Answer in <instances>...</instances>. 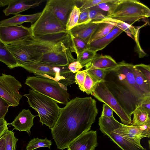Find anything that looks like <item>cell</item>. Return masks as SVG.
<instances>
[{
  "label": "cell",
  "mask_w": 150,
  "mask_h": 150,
  "mask_svg": "<svg viewBox=\"0 0 150 150\" xmlns=\"http://www.w3.org/2000/svg\"><path fill=\"white\" fill-rule=\"evenodd\" d=\"M98 114L96 101L91 97H76L60 108L51 129L57 149H65L76 139L89 131Z\"/></svg>",
  "instance_id": "6da1fadb"
},
{
  "label": "cell",
  "mask_w": 150,
  "mask_h": 150,
  "mask_svg": "<svg viewBox=\"0 0 150 150\" xmlns=\"http://www.w3.org/2000/svg\"><path fill=\"white\" fill-rule=\"evenodd\" d=\"M37 116L33 115L29 109H23L11 125L14 127L13 129L20 132L25 131L30 135V129L34 125V119Z\"/></svg>",
  "instance_id": "2e32d148"
},
{
  "label": "cell",
  "mask_w": 150,
  "mask_h": 150,
  "mask_svg": "<svg viewBox=\"0 0 150 150\" xmlns=\"http://www.w3.org/2000/svg\"><path fill=\"white\" fill-rule=\"evenodd\" d=\"M92 95L100 102L111 108L120 117L123 124L126 125L131 124V117L120 105L104 82H100L97 85Z\"/></svg>",
  "instance_id": "30bf717a"
},
{
  "label": "cell",
  "mask_w": 150,
  "mask_h": 150,
  "mask_svg": "<svg viewBox=\"0 0 150 150\" xmlns=\"http://www.w3.org/2000/svg\"><path fill=\"white\" fill-rule=\"evenodd\" d=\"M6 45L19 67L23 64L37 63L42 56V54L32 44L28 37L20 41Z\"/></svg>",
  "instance_id": "9c48e42d"
},
{
  "label": "cell",
  "mask_w": 150,
  "mask_h": 150,
  "mask_svg": "<svg viewBox=\"0 0 150 150\" xmlns=\"http://www.w3.org/2000/svg\"><path fill=\"white\" fill-rule=\"evenodd\" d=\"M25 84L32 90L54 99L57 103L66 105L69 99L67 86L56 81L41 76H29Z\"/></svg>",
  "instance_id": "8992f818"
},
{
  "label": "cell",
  "mask_w": 150,
  "mask_h": 150,
  "mask_svg": "<svg viewBox=\"0 0 150 150\" xmlns=\"http://www.w3.org/2000/svg\"><path fill=\"white\" fill-rule=\"evenodd\" d=\"M5 139V150H16L18 139L14 136V133L7 130L4 135Z\"/></svg>",
  "instance_id": "e575fe53"
},
{
  "label": "cell",
  "mask_w": 150,
  "mask_h": 150,
  "mask_svg": "<svg viewBox=\"0 0 150 150\" xmlns=\"http://www.w3.org/2000/svg\"><path fill=\"white\" fill-rule=\"evenodd\" d=\"M121 123L117 120L114 116L106 117L100 116L99 118L100 129H108L114 130L118 128Z\"/></svg>",
  "instance_id": "83f0119b"
},
{
  "label": "cell",
  "mask_w": 150,
  "mask_h": 150,
  "mask_svg": "<svg viewBox=\"0 0 150 150\" xmlns=\"http://www.w3.org/2000/svg\"><path fill=\"white\" fill-rule=\"evenodd\" d=\"M133 73L137 85L144 92L150 95V83H148L141 73L134 67Z\"/></svg>",
  "instance_id": "4dcf8cb0"
},
{
  "label": "cell",
  "mask_w": 150,
  "mask_h": 150,
  "mask_svg": "<svg viewBox=\"0 0 150 150\" xmlns=\"http://www.w3.org/2000/svg\"><path fill=\"white\" fill-rule=\"evenodd\" d=\"M103 20L112 23L115 25L121 28L127 35L134 39L139 43L138 32L140 28H137L122 21L108 18L107 16Z\"/></svg>",
  "instance_id": "603a6c76"
},
{
  "label": "cell",
  "mask_w": 150,
  "mask_h": 150,
  "mask_svg": "<svg viewBox=\"0 0 150 150\" xmlns=\"http://www.w3.org/2000/svg\"><path fill=\"white\" fill-rule=\"evenodd\" d=\"M21 67L36 76L53 80L66 86L75 83L76 74L71 71L67 66H60L46 63L23 64Z\"/></svg>",
  "instance_id": "52a82bcc"
},
{
  "label": "cell",
  "mask_w": 150,
  "mask_h": 150,
  "mask_svg": "<svg viewBox=\"0 0 150 150\" xmlns=\"http://www.w3.org/2000/svg\"><path fill=\"white\" fill-rule=\"evenodd\" d=\"M140 106L148 113H150V97L144 99L142 101Z\"/></svg>",
  "instance_id": "bcb514c9"
},
{
  "label": "cell",
  "mask_w": 150,
  "mask_h": 150,
  "mask_svg": "<svg viewBox=\"0 0 150 150\" xmlns=\"http://www.w3.org/2000/svg\"><path fill=\"white\" fill-rule=\"evenodd\" d=\"M0 150H5V139L4 135L0 138Z\"/></svg>",
  "instance_id": "c3c4849f"
},
{
  "label": "cell",
  "mask_w": 150,
  "mask_h": 150,
  "mask_svg": "<svg viewBox=\"0 0 150 150\" xmlns=\"http://www.w3.org/2000/svg\"><path fill=\"white\" fill-rule=\"evenodd\" d=\"M86 72L101 82H105V78L108 72L107 69H95L86 70Z\"/></svg>",
  "instance_id": "8d00e7d4"
},
{
  "label": "cell",
  "mask_w": 150,
  "mask_h": 150,
  "mask_svg": "<svg viewBox=\"0 0 150 150\" xmlns=\"http://www.w3.org/2000/svg\"><path fill=\"white\" fill-rule=\"evenodd\" d=\"M117 63L110 56L97 54L89 63L85 66V70L95 69H108L115 66Z\"/></svg>",
  "instance_id": "d6986e66"
},
{
  "label": "cell",
  "mask_w": 150,
  "mask_h": 150,
  "mask_svg": "<svg viewBox=\"0 0 150 150\" xmlns=\"http://www.w3.org/2000/svg\"><path fill=\"white\" fill-rule=\"evenodd\" d=\"M9 106L8 103L0 97V119H4Z\"/></svg>",
  "instance_id": "ab89813d"
},
{
  "label": "cell",
  "mask_w": 150,
  "mask_h": 150,
  "mask_svg": "<svg viewBox=\"0 0 150 150\" xmlns=\"http://www.w3.org/2000/svg\"><path fill=\"white\" fill-rule=\"evenodd\" d=\"M150 16V10L145 5L136 0H117L107 17L130 25Z\"/></svg>",
  "instance_id": "277c9868"
},
{
  "label": "cell",
  "mask_w": 150,
  "mask_h": 150,
  "mask_svg": "<svg viewBox=\"0 0 150 150\" xmlns=\"http://www.w3.org/2000/svg\"><path fill=\"white\" fill-rule=\"evenodd\" d=\"M82 68L80 63L76 60L71 63L68 66L69 70L74 74H76Z\"/></svg>",
  "instance_id": "7bdbcfd3"
},
{
  "label": "cell",
  "mask_w": 150,
  "mask_h": 150,
  "mask_svg": "<svg viewBox=\"0 0 150 150\" xmlns=\"http://www.w3.org/2000/svg\"><path fill=\"white\" fill-rule=\"evenodd\" d=\"M117 0H77V4H81L79 7L81 12L96 6L100 4L106 2H115Z\"/></svg>",
  "instance_id": "836d02e7"
},
{
  "label": "cell",
  "mask_w": 150,
  "mask_h": 150,
  "mask_svg": "<svg viewBox=\"0 0 150 150\" xmlns=\"http://www.w3.org/2000/svg\"><path fill=\"white\" fill-rule=\"evenodd\" d=\"M0 61L10 69L18 67L17 62L6 44L0 39Z\"/></svg>",
  "instance_id": "d4e9b609"
},
{
  "label": "cell",
  "mask_w": 150,
  "mask_h": 150,
  "mask_svg": "<svg viewBox=\"0 0 150 150\" xmlns=\"http://www.w3.org/2000/svg\"><path fill=\"white\" fill-rule=\"evenodd\" d=\"M88 9L89 18L91 21L103 20L107 15L106 12L97 8L91 7Z\"/></svg>",
  "instance_id": "d590c367"
},
{
  "label": "cell",
  "mask_w": 150,
  "mask_h": 150,
  "mask_svg": "<svg viewBox=\"0 0 150 150\" xmlns=\"http://www.w3.org/2000/svg\"><path fill=\"white\" fill-rule=\"evenodd\" d=\"M134 65L123 61L107 69L104 83L127 114L131 117L149 95L137 84L133 73Z\"/></svg>",
  "instance_id": "7a4b0ae2"
},
{
  "label": "cell",
  "mask_w": 150,
  "mask_h": 150,
  "mask_svg": "<svg viewBox=\"0 0 150 150\" xmlns=\"http://www.w3.org/2000/svg\"><path fill=\"white\" fill-rule=\"evenodd\" d=\"M97 54L96 52L87 49L83 51L77 56L76 59L83 67L90 62Z\"/></svg>",
  "instance_id": "d6a6232c"
},
{
  "label": "cell",
  "mask_w": 150,
  "mask_h": 150,
  "mask_svg": "<svg viewBox=\"0 0 150 150\" xmlns=\"http://www.w3.org/2000/svg\"><path fill=\"white\" fill-rule=\"evenodd\" d=\"M27 97L30 107L38 113L40 122L51 129L54 127L59 115L60 108L54 99L30 89Z\"/></svg>",
  "instance_id": "5b68a950"
},
{
  "label": "cell",
  "mask_w": 150,
  "mask_h": 150,
  "mask_svg": "<svg viewBox=\"0 0 150 150\" xmlns=\"http://www.w3.org/2000/svg\"><path fill=\"white\" fill-rule=\"evenodd\" d=\"M30 28L32 36L35 37L69 31L46 6Z\"/></svg>",
  "instance_id": "ba28073f"
},
{
  "label": "cell",
  "mask_w": 150,
  "mask_h": 150,
  "mask_svg": "<svg viewBox=\"0 0 150 150\" xmlns=\"http://www.w3.org/2000/svg\"><path fill=\"white\" fill-rule=\"evenodd\" d=\"M98 144L97 131L89 130L76 139L67 148L68 150H95Z\"/></svg>",
  "instance_id": "9a60e30c"
},
{
  "label": "cell",
  "mask_w": 150,
  "mask_h": 150,
  "mask_svg": "<svg viewBox=\"0 0 150 150\" xmlns=\"http://www.w3.org/2000/svg\"><path fill=\"white\" fill-rule=\"evenodd\" d=\"M113 110L106 104H104L103 106V110L100 116L106 117L113 116Z\"/></svg>",
  "instance_id": "ee69618b"
},
{
  "label": "cell",
  "mask_w": 150,
  "mask_h": 150,
  "mask_svg": "<svg viewBox=\"0 0 150 150\" xmlns=\"http://www.w3.org/2000/svg\"><path fill=\"white\" fill-rule=\"evenodd\" d=\"M116 38L110 32L105 37L88 43V49L97 52L104 48Z\"/></svg>",
  "instance_id": "4316f807"
},
{
  "label": "cell",
  "mask_w": 150,
  "mask_h": 150,
  "mask_svg": "<svg viewBox=\"0 0 150 150\" xmlns=\"http://www.w3.org/2000/svg\"><path fill=\"white\" fill-rule=\"evenodd\" d=\"M69 49L71 52H75L77 56L83 51L88 49V43L81 38L73 36L69 32Z\"/></svg>",
  "instance_id": "484cf974"
},
{
  "label": "cell",
  "mask_w": 150,
  "mask_h": 150,
  "mask_svg": "<svg viewBox=\"0 0 150 150\" xmlns=\"http://www.w3.org/2000/svg\"><path fill=\"white\" fill-rule=\"evenodd\" d=\"M101 82L86 72L85 79L82 87L79 89L87 94H91L94 91L97 85Z\"/></svg>",
  "instance_id": "f1b7e54d"
},
{
  "label": "cell",
  "mask_w": 150,
  "mask_h": 150,
  "mask_svg": "<svg viewBox=\"0 0 150 150\" xmlns=\"http://www.w3.org/2000/svg\"><path fill=\"white\" fill-rule=\"evenodd\" d=\"M69 31L40 37L31 35L28 38L38 51L42 54L37 63L68 66L76 60L69 48Z\"/></svg>",
  "instance_id": "3957f363"
},
{
  "label": "cell",
  "mask_w": 150,
  "mask_h": 150,
  "mask_svg": "<svg viewBox=\"0 0 150 150\" xmlns=\"http://www.w3.org/2000/svg\"><path fill=\"white\" fill-rule=\"evenodd\" d=\"M123 31L121 28L115 25L110 32L117 37Z\"/></svg>",
  "instance_id": "7dc6e473"
},
{
  "label": "cell",
  "mask_w": 150,
  "mask_h": 150,
  "mask_svg": "<svg viewBox=\"0 0 150 150\" xmlns=\"http://www.w3.org/2000/svg\"><path fill=\"white\" fill-rule=\"evenodd\" d=\"M75 5L76 0H50L45 6L66 26L69 15Z\"/></svg>",
  "instance_id": "5bb4252c"
},
{
  "label": "cell",
  "mask_w": 150,
  "mask_h": 150,
  "mask_svg": "<svg viewBox=\"0 0 150 150\" xmlns=\"http://www.w3.org/2000/svg\"><path fill=\"white\" fill-rule=\"evenodd\" d=\"M52 144L51 141L46 137L44 139H40L38 138H34L28 143L26 147V150H34L43 147H47L50 149Z\"/></svg>",
  "instance_id": "f546056e"
},
{
  "label": "cell",
  "mask_w": 150,
  "mask_h": 150,
  "mask_svg": "<svg viewBox=\"0 0 150 150\" xmlns=\"http://www.w3.org/2000/svg\"><path fill=\"white\" fill-rule=\"evenodd\" d=\"M86 74V72L85 70L79 71L75 74V83L78 85L79 88L83 86Z\"/></svg>",
  "instance_id": "f35d334b"
},
{
  "label": "cell",
  "mask_w": 150,
  "mask_h": 150,
  "mask_svg": "<svg viewBox=\"0 0 150 150\" xmlns=\"http://www.w3.org/2000/svg\"><path fill=\"white\" fill-rule=\"evenodd\" d=\"M26 0H13L8 7L3 10L4 14L8 16L10 14L17 15L30 8L38 6L41 1L34 3H29Z\"/></svg>",
  "instance_id": "ffe728a7"
},
{
  "label": "cell",
  "mask_w": 150,
  "mask_h": 150,
  "mask_svg": "<svg viewBox=\"0 0 150 150\" xmlns=\"http://www.w3.org/2000/svg\"><path fill=\"white\" fill-rule=\"evenodd\" d=\"M31 35L30 28L22 25L0 26V39L6 44L20 41Z\"/></svg>",
  "instance_id": "7c38bea8"
},
{
  "label": "cell",
  "mask_w": 150,
  "mask_h": 150,
  "mask_svg": "<svg viewBox=\"0 0 150 150\" xmlns=\"http://www.w3.org/2000/svg\"><path fill=\"white\" fill-rule=\"evenodd\" d=\"M99 23L88 43L102 38L109 33L115 25L112 22L103 20H99Z\"/></svg>",
  "instance_id": "cb8c5ba5"
},
{
  "label": "cell",
  "mask_w": 150,
  "mask_h": 150,
  "mask_svg": "<svg viewBox=\"0 0 150 150\" xmlns=\"http://www.w3.org/2000/svg\"><path fill=\"white\" fill-rule=\"evenodd\" d=\"M132 114L133 117L131 125L139 127L146 125L150 127V113L141 106L136 108Z\"/></svg>",
  "instance_id": "7402d4cb"
},
{
  "label": "cell",
  "mask_w": 150,
  "mask_h": 150,
  "mask_svg": "<svg viewBox=\"0 0 150 150\" xmlns=\"http://www.w3.org/2000/svg\"><path fill=\"white\" fill-rule=\"evenodd\" d=\"M9 124L5 119H0V138L8 130L7 126Z\"/></svg>",
  "instance_id": "f6af8a7d"
},
{
  "label": "cell",
  "mask_w": 150,
  "mask_h": 150,
  "mask_svg": "<svg viewBox=\"0 0 150 150\" xmlns=\"http://www.w3.org/2000/svg\"><path fill=\"white\" fill-rule=\"evenodd\" d=\"M13 0H0V6H4L8 5Z\"/></svg>",
  "instance_id": "681fc988"
},
{
  "label": "cell",
  "mask_w": 150,
  "mask_h": 150,
  "mask_svg": "<svg viewBox=\"0 0 150 150\" xmlns=\"http://www.w3.org/2000/svg\"><path fill=\"white\" fill-rule=\"evenodd\" d=\"M41 12L29 15L18 14L13 17L0 22V26L21 25L25 22H30L32 24L38 19Z\"/></svg>",
  "instance_id": "44dd1931"
},
{
  "label": "cell",
  "mask_w": 150,
  "mask_h": 150,
  "mask_svg": "<svg viewBox=\"0 0 150 150\" xmlns=\"http://www.w3.org/2000/svg\"><path fill=\"white\" fill-rule=\"evenodd\" d=\"M113 132L141 145L140 142L142 139L150 137V127L146 125L139 127L126 125L121 123L119 128Z\"/></svg>",
  "instance_id": "4fadbf2b"
},
{
  "label": "cell",
  "mask_w": 150,
  "mask_h": 150,
  "mask_svg": "<svg viewBox=\"0 0 150 150\" xmlns=\"http://www.w3.org/2000/svg\"><path fill=\"white\" fill-rule=\"evenodd\" d=\"M22 86L20 82L11 75L2 73L0 76V97L10 106L16 107L19 105L22 97L19 90Z\"/></svg>",
  "instance_id": "8fae6325"
},
{
  "label": "cell",
  "mask_w": 150,
  "mask_h": 150,
  "mask_svg": "<svg viewBox=\"0 0 150 150\" xmlns=\"http://www.w3.org/2000/svg\"><path fill=\"white\" fill-rule=\"evenodd\" d=\"M80 13L79 8L75 6L69 15L66 25L68 31L70 30L78 25Z\"/></svg>",
  "instance_id": "1f68e13d"
},
{
  "label": "cell",
  "mask_w": 150,
  "mask_h": 150,
  "mask_svg": "<svg viewBox=\"0 0 150 150\" xmlns=\"http://www.w3.org/2000/svg\"><path fill=\"white\" fill-rule=\"evenodd\" d=\"M91 21L89 18L88 9H86L81 12L78 25L86 24Z\"/></svg>",
  "instance_id": "60d3db41"
},
{
  "label": "cell",
  "mask_w": 150,
  "mask_h": 150,
  "mask_svg": "<svg viewBox=\"0 0 150 150\" xmlns=\"http://www.w3.org/2000/svg\"><path fill=\"white\" fill-rule=\"evenodd\" d=\"M99 23V20L91 21L86 24L78 25L69 32L73 36L81 38L88 44Z\"/></svg>",
  "instance_id": "ac0fdd59"
},
{
  "label": "cell",
  "mask_w": 150,
  "mask_h": 150,
  "mask_svg": "<svg viewBox=\"0 0 150 150\" xmlns=\"http://www.w3.org/2000/svg\"><path fill=\"white\" fill-rule=\"evenodd\" d=\"M134 67L139 71L150 83V66L149 65L141 64L134 65Z\"/></svg>",
  "instance_id": "74e56055"
},
{
  "label": "cell",
  "mask_w": 150,
  "mask_h": 150,
  "mask_svg": "<svg viewBox=\"0 0 150 150\" xmlns=\"http://www.w3.org/2000/svg\"><path fill=\"white\" fill-rule=\"evenodd\" d=\"M105 135L108 136L122 150H147L141 145H139L130 141L118 134L114 133L112 130H100Z\"/></svg>",
  "instance_id": "e0dca14e"
},
{
  "label": "cell",
  "mask_w": 150,
  "mask_h": 150,
  "mask_svg": "<svg viewBox=\"0 0 150 150\" xmlns=\"http://www.w3.org/2000/svg\"><path fill=\"white\" fill-rule=\"evenodd\" d=\"M115 2L102 3L92 7L102 10L107 13L108 15L111 10L113 3Z\"/></svg>",
  "instance_id": "b9f144b4"
}]
</instances>
